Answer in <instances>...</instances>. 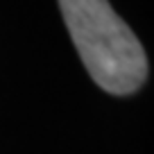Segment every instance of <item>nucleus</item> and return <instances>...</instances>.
<instances>
[{"instance_id": "1", "label": "nucleus", "mask_w": 154, "mask_h": 154, "mask_svg": "<svg viewBox=\"0 0 154 154\" xmlns=\"http://www.w3.org/2000/svg\"><path fill=\"white\" fill-rule=\"evenodd\" d=\"M63 23L91 79L113 95H127L143 86L147 57L109 0H59Z\"/></svg>"}]
</instances>
